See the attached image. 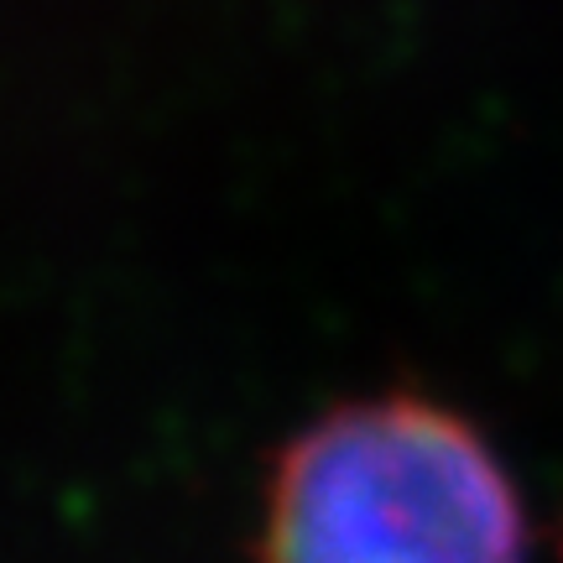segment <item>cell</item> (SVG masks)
I'll return each instance as SVG.
<instances>
[{"label": "cell", "instance_id": "obj_1", "mask_svg": "<svg viewBox=\"0 0 563 563\" xmlns=\"http://www.w3.org/2000/svg\"><path fill=\"white\" fill-rule=\"evenodd\" d=\"M256 563H527V506L464 412L355 397L282 443Z\"/></svg>", "mask_w": 563, "mask_h": 563}]
</instances>
